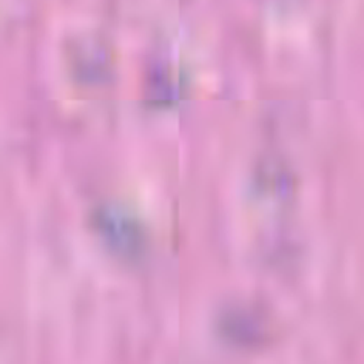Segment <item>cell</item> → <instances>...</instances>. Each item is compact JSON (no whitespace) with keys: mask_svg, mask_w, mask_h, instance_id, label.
<instances>
[{"mask_svg":"<svg viewBox=\"0 0 364 364\" xmlns=\"http://www.w3.org/2000/svg\"><path fill=\"white\" fill-rule=\"evenodd\" d=\"M101 240L118 256L136 259L145 249V233L138 219L119 205L107 203L97 208L91 218Z\"/></svg>","mask_w":364,"mask_h":364,"instance_id":"obj_1","label":"cell"}]
</instances>
